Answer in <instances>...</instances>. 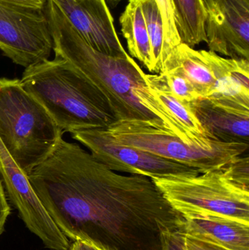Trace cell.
I'll list each match as a JSON object with an SVG mask.
<instances>
[{
    "mask_svg": "<svg viewBox=\"0 0 249 250\" xmlns=\"http://www.w3.org/2000/svg\"><path fill=\"white\" fill-rule=\"evenodd\" d=\"M63 234L107 250H161V234L183 230L152 179L111 170L78 144L60 141L27 176Z\"/></svg>",
    "mask_w": 249,
    "mask_h": 250,
    "instance_id": "6da1fadb",
    "label": "cell"
},
{
    "mask_svg": "<svg viewBox=\"0 0 249 250\" xmlns=\"http://www.w3.org/2000/svg\"><path fill=\"white\" fill-rule=\"evenodd\" d=\"M77 33L99 52L127 57L106 0H51Z\"/></svg>",
    "mask_w": 249,
    "mask_h": 250,
    "instance_id": "8fae6325",
    "label": "cell"
},
{
    "mask_svg": "<svg viewBox=\"0 0 249 250\" xmlns=\"http://www.w3.org/2000/svg\"><path fill=\"white\" fill-rule=\"evenodd\" d=\"M5 1L25 4V5L34 6V7H43L47 0H5Z\"/></svg>",
    "mask_w": 249,
    "mask_h": 250,
    "instance_id": "d4e9b609",
    "label": "cell"
},
{
    "mask_svg": "<svg viewBox=\"0 0 249 250\" xmlns=\"http://www.w3.org/2000/svg\"><path fill=\"white\" fill-rule=\"evenodd\" d=\"M119 22L123 36L127 41L129 55L137 59L150 73H153L152 48L141 1L128 0Z\"/></svg>",
    "mask_w": 249,
    "mask_h": 250,
    "instance_id": "e0dca14e",
    "label": "cell"
},
{
    "mask_svg": "<svg viewBox=\"0 0 249 250\" xmlns=\"http://www.w3.org/2000/svg\"><path fill=\"white\" fill-rule=\"evenodd\" d=\"M70 250H107L104 248H99L90 242L83 240L74 241L71 246H70Z\"/></svg>",
    "mask_w": 249,
    "mask_h": 250,
    "instance_id": "cb8c5ba5",
    "label": "cell"
},
{
    "mask_svg": "<svg viewBox=\"0 0 249 250\" xmlns=\"http://www.w3.org/2000/svg\"><path fill=\"white\" fill-rule=\"evenodd\" d=\"M62 133L20 79L0 78V140L26 176L51 155Z\"/></svg>",
    "mask_w": 249,
    "mask_h": 250,
    "instance_id": "277c9868",
    "label": "cell"
},
{
    "mask_svg": "<svg viewBox=\"0 0 249 250\" xmlns=\"http://www.w3.org/2000/svg\"><path fill=\"white\" fill-rule=\"evenodd\" d=\"M163 25L164 44L162 64L165 66L173 50L181 43L175 21V10L172 0H156ZM163 71V70H162Z\"/></svg>",
    "mask_w": 249,
    "mask_h": 250,
    "instance_id": "ffe728a7",
    "label": "cell"
},
{
    "mask_svg": "<svg viewBox=\"0 0 249 250\" xmlns=\"http://www.w3.org/2000/svg\"><path fill=\"white\" fill-rule=\"evenodd\" d=\"M53 39L43 7L0 0V50L26 67L48 60Z\"/></svg>",
    "mask_w": 249,
    "mask_h": 250,
    "instance_id": "52a82bcc",
    "label": "cell"
},
{
    "mask_svg": "<svg viewBox=\"0 0 249 250\" xmlns=\"http://www.w3.org/2000/svg\"><path fill=\"white\" fill-rule=\"evenodd\" d=\"M223 167L194 176L151 179L182 215L212 214L249 223V190L230 181Z\"/></svg>",
    "mask_w": 249,
    "mask_h": 250,
    "instance_id": "5b68a950",
    "label": "cell"
},
{
    "mask_svg": "<svg viewBox=\"0 0 249 250\" xmlns=\"http://www.w3.org/2000/svg\"><path fill=\"white\" fill-rule=\"evenodd\" d=\"M142 10L150 40L153 62V73L163 70L162 49L164 44L163 25L156 0H140Z\"/></svg>",
    "mask_w": 249,
    "mask_h": 250,
    "instance_id": "d6986e66",
    "label": "cell"
},
{
    "mask_svg": "<svg viewBox=\"0 0 249 250\" xmlns=\"http://www.w3.org/2000/svg\"><path fill=\"white\" fill-rule=\"evenodd\" d=\"M187 250H230L206 241L196 239L184 233Z\"/></svg>",
    "mask_w": 249,
    "mask_h": 250,
    "instance_id": "603a6c76",
    "label": "cell"
},
{
    "mask_svg": "<svg viewBox=\"0 0 249 250\" xmlns=\"http://www.w3.org/2000/svg\"><path fill=\"white\" fill-rule=\"evenodd\" d=\"M201 51L215 79L209 98L228 100L249 107V60L225 58L213 51Z\"/></svg>",
    "mask_w": 249,
    "mask_h": 250,
    "instance_id": "5bb4252c",
    "label": "cell"
},
{
    "mask_svg": "<svg viewBox=\"0 0 249 250\" xmlns=\"http://www.w3.org/2000/svg\"><path fill=\"white\" fill-rule=\"evenodd\" d=\"M209 51L249 60V0H201Z\"/></svg>",
    "mask_w": 249,
    "mask_h": 250,
    "instance_id": "30bf717a",
    "label": "cell"
},
{
    "mask_svg": "<svg viewBox=\"0 0 249 250\" xmlns=\"http://www.w3.org/2000/svg\"><path fill=\"white\" fill-rule=\"evenodd\" d=\"M183 231L230 250H249V223L212 214H187Z\"/></svg>",
    "mask_w": 249,
    "mask_h": 250,
    "instance_id": "4fadbf2b",
    "label": "cell"
},
{
    "mask_svg": "<svg viewBox=\"0 0 249 250\" xmlns=\"http://www.w3.org/2000/svg\"><path fill=\"white\" fill-rule=\"evenodd\" d=\"M161 250H187L183 230H168L161 234Z\"/></svg>",
    "mask_w": 249,
    "mask_h": 250,
    "instance_id": "7402d4cb",
    "label": "cell"
},
{
    "mask_svg": "<svg viewBox=\"0 0 249 250\" xmlns=\"http://www.w3.org/2000/svg\"><path fill=\"white\" fill-rule=\"evenodd\" d=\"M71 134L73 139L89 148L96 160L119 173L149 178L202 173L187 165L119 144L110 135L106 127L81 129Z\"/></svg>",
    "mask_w": 249,
    "mask_h": 250,
    "instance_id": "ba28073f",
    "label": "cell"
},
{
    "mask_svg": "<svg viewBox=\"0 0 249 250\" xmlns=\"http://www.w3.org/2000/svg\"><path fill=\"white\" fill-rule=\"evenodd\" d=\"M165 78L167 83L175 97L183 102L191 104L200 99L191 83L176 70H165L160 73Z\"/></svg>",
    "mask_w": 249,
    "mask_h": 250,
    "instance_id": "44dd1931",
    "label": "cell"
},
{
    "mask_svg": "<svg viewBox=\"0 0 249 250\" xmlns=\"http://www.w3.org/2000/svg\"><path fill=\"white\" fill-rule=\"evenodd\" d=\"M146 82L152 94L185 129L196 145L200 148H212L224 143L208 135L194 115L190 104L183 102L175 96L164 76L146 74Z\"/></svg>",
    "mask_w": 249,
    "mask_h": 250,
    "instance_id": "9a60e30c",
    "label": "cell"
},
{
    "mask_svg": "<svg viewBox=\"0 0 249 250\" xmlns=\"http://www.w3.org/2000/svg\"><path fill=\"white\" fill-rule=\"evenodd\" d=\"M0 179L10 202L26 228L44 246L52 250H69L70 242L58 229L28 180L0 140Z\"/></svg>",
    "mask_w": 249,
    "mask_h": 250,
    "instance_id": "9c48e42d",
    "label": "cell"
},
{
    "mask_svg": "<svg viewBox=\"0 0 249 250\" xmlns=\"http://www.w3.org/2000/svg\"><path fill=\"white\" fill-rule=\"evenodd\" d=\"M106 129L119 144L187 165L201 173L226 166L249 147L247 144L221 143L212 148H200L144 120L115 121Z\"/></svg>",
    "mask_w": 249,
    "mask_h": 250,
    "instance_id": "8992f818",
    "label": "cell"
},
{
    "mask_svg": "<svg viewBox=\"0 0 249 250\" xmlns=\"http://www.w3.org/2000/svg\"><path fill=\"white\" fill-rule=\"evenodd\" d=\"M55 56L71 63L103 97L115 121L144 120L196 146L188 132L156 99L146 74L130 55L114 57L91 47L59 9L47 0L44 6Z\"/></svg>",
    "mask_w": 249,
    "mask_h": 250,
    "instance_id": "7a4b0ae2",
    "label": "cell"
},
{
    "mask_svg": "<svg viewBox=\"0 0 249 250\" xmlns=\"http://www.w3.org/2000/svg\"><path fill=\"white\" fill-rule=\"evenodd\" d=\"M209 136L228 144H249V107L224 99L201 98L190 104Z\"/></svg>",
    "mask_w": 249,
    "mask_h": 250,
    "instance_id": "7c38bea8",
    "label": "cell"
},
{
    "mask_svg": "<svg viewBox=\"0 0 249 250\" xmlns=\"http://www.w3.org/2000/svg\"><path fill=\"white\" fill-rule=\"evenodd\" d=\"M20 81L62 132L108 127L115 122L98 89L61 57L26 67Z\"/></svg>",
    "mask_w": 249,
    "mask_h": 250,
    "instance_id": "3957f363",
    "label": "cell"
},
{
    "mask_svg": "<svg viewBox=\"0 0 249 250\" xmlns=\"http://www.w3.org/2000/svg\"><path fill=\"white\" fill-rule=\"evenodd\" d=\"M172 69L181 73L192 84L200 99L210 98L215 79L201 50L197 51L181 42L167 60L162 73Z\"/></svg>",
    "mask_w": 249,
    "mask_h": 250,
    "instance_id": "2e32d148",
    "label": "cell"
},
{
    "mask_svg": "<svg viewBox=\"0 0 249 250\" xmlns=\"http://www.w3.org/2000/svg\"><path fill=\"white\" fill-rule=\"evenodd\" d=\"M181 42L194 48L206 42L205 13L201 0H172Z\"/></svg>",
    "mask_w": 249,
    "mask_h": 250,
    "instance_id": "ac0fdd59",
    "label": "cell"
}]
</instances>
